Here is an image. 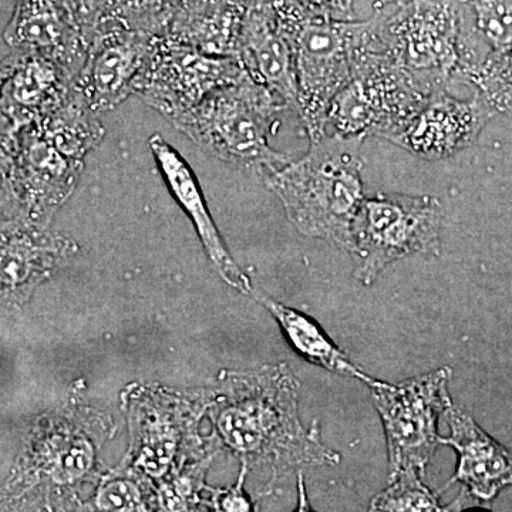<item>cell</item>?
Masks as SVG:
<instances>
[{
	"mask_svg": "<svg viewBox=\"0 0 512 512\" xmlns=\"http://www.w3.org/2000/svg\"><path fill=\"white\" fill-rule=\"evenodd\" d=\"M298 377L286 363L229 377L215 426L225 446L248 463L271 470L269 487L305 466H336L340 454L326 446L319 423L299 416Z\"/></svg>",
	"mask_w": 512,
	"mask_h": 512,
	"instance_id": "1",
	"label": "cell"
},
{
	"mask_svg": "<svg viewBox=\"0 0 512 512\" xmlns=\"http://www.w3.org/2000/svg\"><path fill=\"white\" fill-rule=\"evenodd\" d=\"M363 138L339 134L311 141L308 153L268 175L262 183L306 237L352 249V227L365 200L362 183Z\"/></svg>",
	"mask_w": 512,
	"mask_h": 512,
	"instance_id": "2",
	"label": "cell"
},
{
	"mask_svg": "<svg viewBox=\"0 0 512 512\" xmlns=\"http://www.w3.org/2000/svg\"><path fill=\"white\" fill-rule=\"evenodd\" d=\"M285 109L284 101L245 74L171 124L205 153L264 181L292 160L269 143Z\"/></svg>",
	"mask_w": 512,
	"mask_h": 512,
	"instance_id": "3",
	"label": "cell"
},
{
	"mask_svg": "<svg viewBox=\"0 0 512 512\" xmlns=\"http://www.w3.org/2000/svg\"><path fill=\"white\" fill-rule=\"evenodd\" d=\"M293 52L298 114L309 141L326 136L330 101L346 86L363 52L375 42L376 15L340 22L313 16L293 0H272Z\"/></svg>",
	"mask_w": 512,
	"mask_h": 512,
	"instance_id": "4",
	"label": "cell"
},
{
	"mask_svg": "<svg viewBox=\"0 0 512 512\" xmlns=\"http://www.w3.org/2000/svg\"><path fill=\"white\" fill-rule=\"evenodd\" d=\"M441 202L431 195L365 197L352 227L355 278L372 285L380 272L409 256H440Z\"/></svg>",
	"mask_w": 512,
	"mask_h": 512,
	"instance_id": "5",
	"label": "cell"
},
{
	"mask_svg": "<svg viewBox=\"0 0 512 512\" xmlns=\"http://www.w3.org/2000/svg\"><path fill=\"white\" fill-rule=\"evenodd\" d=\"M431 94L384 52L376 30L375 42L360 56L346 86L330 101L326 126L335 127L339 136L387 140Z\"/></svg>",
	"mask_w": 512,
	"mask_h": 512,
	"instance_id": "6",
	"label": "cell"
},
{
	"mask_svg": "<svg viewBox=\"0 0 512 512\" xmlns=\"http://www.w3.org/2000/svg\"><path fill=\"white\" fill-rule=\"evenodd\" d=\"M451 375V369L441 367L400 383L376 379L369 384L386 433L390 480L406 471L424 477L440 446L439 417L453 403L448 393Z\"/></svg>",
	"mask_w": 512,
	"mask_h": 512,
	"instance_id": "7",
	"label": "cell"
},
{
	"mask_svg": "<svg viewBox=\"0 0 512 512\" xmlns=\"http://www.w3.org/2000/svg\"><path fill=\"white\" fill-rule=\"evenodd\" d=\"M375 15L384 52L431 93L448 89L458 63L457 0H412Z\"/></svg>",
	"mask_w": 512,
	"mask_h": 512,
	"instance_id": "8",
	"label": "cell"
},
{
	"mask_svg": "<svg viewBox=\"0 0 512 512\" xmlns=\"http://www.w3.org/2000/svg\"><path fill=\"white\" fill-rule=\"evenodd\" d=\"M245 74L234 57L205 55L165 37H154L153 47L134 80L133 94L171 123Z\"/></svg>",
	"mask_w": 512,
	"mask_h": 512,
	"instance_id": "9",
	"label": "cell"
},
{
	"mask_svg": "<svg viewBox=\"0 0 512 512\" xmlns=\"http://www.w3.org/2000/svg\"><path fill=\"white\" fill-rule=\"evenodd\" d=\"M154 37L104 20L94 30L82 69L74 79L77 92L93 113L116 109L133 94V83L153 47Z\"/></svg>",
	"mask_w": 512,
	"mask_h": 512,
	"instance_id": "10",
	"label": "cell"
},
{
	"mask_svg": "<svg viewBox=\"0 0 512 512\" xmlns=\"http://www.w3.org/2000/svg\"><path fill=\"white\" fill-rule=\"evenodd\" d=\"M495 114L497 111L476 92L460 99L441 89L387 140L424 160H443L476 143Z\"/></svg>",
	"mask_w": 512,
	"mask_h": 512,
	"instance_id": "11",
	"label": "cell"
},
{
	"mask_svg": "<svg viewBox=\"0 0 512 512\" xmlns=\"http://www.w3.org/2000/svg\"><path fill=\"white\" fill-rule=\"evenodd\" d=\"M5 40L16 52L52 60L74 77L89 47L67 0H16Z\"/></svg>",
	"mask_w": 512,
	"mask_h": 512,
	"instance_id": "12",
	"label": "cell"
},
{
	"mask_svg": "<svg viewBox=\"0 0 512 512\" xmlns=\"http://www.w3.org/2000/svg\"><path fill=\"white\" fill-rule=\"evenodd\" d=\"M237 59L254 82L271 90L298 113L292 47L276 18L272 0L245 3Z\"/></svg>",
	"mask_w": 512,
	"mask_h": 512,
	"instance_id": "13",
	"label": "cell"
},
{
	"mask_svg": "<svg viewBox=\"0 0 512 512\" xmlns=\"http://www.w3.org/2000/svg\"><path fill=\"white\" fill-rule=\"evenodd\" d=\"M84 161L64 156L32 126L19 130V177L26 220L46 227L69 201Z\"/></svg>",
	"mask_w": 512,
	"mask_h": 512,
	"instance_id": "14",
	"label": "cell"
},
{
	"mask_svg": "<svg viewBox=\"0 0 512 512\" xmlns=\"http://www.w3.org/2000/svg\"><path fill=\"white\" fill-rule=\"evenodd\" d=\"M148 147L153 153L158 170L164 177L165 185L194 224L205 254L210 259L215 271L229 286L244 295L251 296L254 291L251 279L229 254L227 245L224 244V239L212 220L200 183H198L194 171L191 170L190 164L160 134H154L148 140Z\"/></svg>",
	"mask_w": 512,
	"mask_h": 512,
	"instance_id": "15",
	"label": "cell"
},
{
	"mask_svg": "<svg viewBox=\"0 0 512 512\" xmlns=\"http://www.w3.org/2000/svg\"><path fill=\"white\" fill-rule=\"evenodd\" d=\"M77 251L69 238L30 221L0 228V293L26 296Z\"/></svg>",
	"mask_w": 512,
	"mask_h": 512,
	"instance_id": "16",
	"label": "cell"
},
{
	"mask_svg": "<svg viewBox=\"0 0 512 512\" xmlns=\"http://www.w3.org/2000/svg\"><path fill=\"white\" fill-rule=\"evenodd\" d=\"M8 63L9 74L0 89V110L18 130L45 119L73 93L76 77L52 60L16 52Z\"/></svg>",
	"mask_w": 512,
	"mask_h": 512,
	"instance_id": "17",
	"label": "cell"
},
{
	"mask_svg": "<svg viewBox=\"0 0 512 512\" xmlns=\"http://www.w3.org/2000/svg\"><path fill=\"white\" fill-rule=\"evenodd\" d=\"M450 436L439 443L453 447L458 454L456 476L450 484L461 483L464 490L481 501H491L511 484V454L453 403L444 412Z\"/></svg>",
	"mask_w": 512,
	"mask_h": 512,
	"instance_id": "18",
	"label": "cell"
},
{
	"mask_svg": "<svg viewBox=\"0 0 512 512\" xmlns=\"http://www.w3.org/2000/svg\"><path fill=\"white\" fill-rule=\"evenodd\" d=\"M244 12L238 0H198L174 20L164 37L205 55L237 59Z\"/></svg>",
	"mask_w": 512,
	"mask_h": 512,
	"instance_id": "19",
	"label": "cell"
},
{
	"mask_svg": "<svg viewBox=\"0 0 512 512\" xmlns=\"http://www.w3.org/2000/svg\"><path fill=\"white\" fill-rule=\"evenodd\" d=\"M262 306L274 316L281 326L289 345L295 349L299 356L312 365L323 367L329 372L339 373L342 376L355 377L362 380L367 386L375 382V377L367 375L359 366L350 362L345 352H342L332 342V339L319 328L315 320L305 313L288 308L281 302H276L271 296L259 291H252V295Z\"/></svg>",
	"mask_w": 512,
	"mask_h": 512,
	"instance_id": "20",
	"label": "cell"
},
{
	"mask_svg": "<svg viewBox=\"0 0 512 512\" xmlns=\"http://www.w3.org/2000/svg\"><path fill=\"white\" fill-rule=\"evenodd\" d=\"M64 156L84 161L106 134L96 113L87 107L74 84L73 93L45 119L30 124Z\"/></svg>",
	"mask_w": 512,
	"mask_h": 512,
	"instance_id": "21",
	"label": "cell"
},
{
	"mask_svg": "<svg viewBox=\"0 0 512 512\" xmlns=\"http://www.w3.org/2000/svg\"><path fill=\"white\" fill-rule=\"evenodd\" d=\"M198 0H114L110 18L128 28L164 37L175 19Z\"/></svg>",
	"mask_w": 512,
	"mask_h": 512,
	"instance_id": "22",
	"label": "cell"
},
{
	"mask_svg": "<svg viewBox=\"0 0 512 512\" xmlns=\"http://www.w3.org/2000/svg\"><path fill=\"white\" fill-rule=\"evenodd\" d=\"M0 215L25 218L19 177V130L0 110Z\"/></svg>",
	"mask_w": 512,
	"mask_h": 512,
	"instance_id": "23",
	"label": "cell"
},
{
	"mask_svg": "<svg viewBox=\"0 0 512 512\" xmlns=\"http://www.w3.org/2000/svg\"><path fill=\"white\" fill-rule=\"evenodd\" d=\"M439 500L423 483V477L406 471L390 480L389 487L377 494L367 512H440Z\"/></svg>",
	"mask_w": 512,
	"mask_h": 512,
	"instance_id": "24",
	"label": "cell"
},
{
	"mask_svg": "<svg viewBox=\"0 0 512 512\" xmlns=\"http://www.w3.org/2000/svg\"><path fill=\"white\" fill-rule=\"evenodd\" d=\"M87 45L94 30L110 18L114 0H67Z\"/></svg>",
	"mask_w": 512,
	"mask_h": 512,
	"instance_id": "25",
	"label": "cell"
},
{
	"mask_svg": "<svg viewBox=\"0 0 512 512\" xmlns=\"http://www.w3.org/2000/svg\"><path fill=\"white\" fill-rule=\"evenodd\" d=\"M299 8L319 18L350 22L355 19V0H293Z\"/></svg>",
	"mask_w": 512,
	"mask_h": 512,
	"instance_id": "26",
	"label": "cell"
},
{
	"mask_svg": "<svg viewBox=\"0 0 512 512\" xmlns=\"http://www.w3.org/2000/svg\"><path fill=\"white\" fill-rule=\"evenodd\" d=\"M247 467L244 466L237 487L215 491L212 495V512H251V503L242 490Z\"/></svg>",
	"mask_w": 512,
	"mask_h": 512,
	"instance_id": "27",
	"label": "cell"
},
{
	"mask_svg": "<svg viewBox=\"0 0 512 512\" xmlns=\"http://www.w3.org/2000/svg\"><path fill=\"white\" fill-rule=\"evenodd\" d=\"M298 493H299V505L295 512H315L312 510L311 504H309L308 495H306L305 481L301 471L298 473Z\"/></svg>",
	"mask_w": 512,
	"mask_h": 512,
	"instance_id": "28",
	"label": "cell"
},
{
	"mask_svg": "<svg viewBox=\"0 0 512 512\" xmlns=\"http://www.w3.org/2000/svg\"><path fill=\"white\" fill-rule=\"evenodd\" d=\"M412 2V0H373V8L376 12H382L389 8H399V6L406 5V3Z\"/></svg>",
	"mask_w": 512,
	"mask_h": 512,
	"instance_id": "29",
	"label": "cell"
},
{
	"mask_svg": "<svg viewBox=\"0 0 512 512\" xmlns=\"http://www.w3.org/2000/svg\"><path fill=\"white\" fill-rule=\"evenodd\" d=\"M9 74V63H0V89H2L3 83H5L6 77Z\"/></svg>",
	"mask_w": 512,
	"mask_h": 512,
	"instance_id": "30",
	"label": "cell"
},
{
	"mask_svg": "<svg viewBox=\"0 0 512 512\" xmlns=\"http://www.w3.org/2000/svg\"><path fill=\"white\" fill-rule=\"evenodd\" d=\"M238 2H241V3H242V5H244V6H245V3H248V2H249V0H238Z\"/></svg>",
	"mask_w": 512,
	"mask_h": 512,
	"instance_id": "31",
	"label": "cell"
},
{
	"mask_svg": "<svg viewBox=\"0 0 512 512\" xmlns=\"http://www.w3.org/2000/svg\"><path fill=\"white\" fill-rule=\"evenodd\" d=\"M440 512H450V510H444L443 508V510H441Z\"/></svg>",
	"mask_w": 512,
	"mask_h": 512,
	"instance_id": "32",
	"label": "cell"
},
{
	"mask_svg": "<svg viewBox=\"0 0 512 512\" xmlns=\"http://www.w3.org/2000/svg\"><path fill=\"white\" fill-rule=\"evenodd\" d=\"M467 512H484V511H467Z\"/></svg>",
	"mask_w": 512,
	"mask_h": 512,
	"instance_id": "33",
	"label": "cell"
}]
</instances>
